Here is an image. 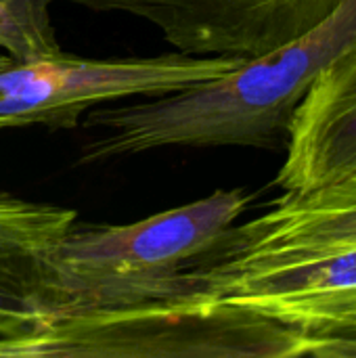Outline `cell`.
I'll use <instances>...</instances> for the list:
<instances>
[{
  "instance_id": "obj_2",
  "label": "cell",
  "mask_w": 356,
  "mask_h": 358,
  "mask_svg": "<svg viewBox=\"0 0 356 358\" xmlns=\"http://www.w3.org/2000/svg\"><path fill=\"white\" fill-rule=\"evenodd\" d=\"M252 199L243 189H216L132 224L76 222L48 264L44 325L183 296L185 271L225 237Z\"/></svg>"
},
{
  "instance_id": "obj_5",
  "label": "cell",
  "mask_w": 356,
  "mask_h": 358,
  "mask_svg": "<svg viewBox=\"0 0 356 358\" xmlns=\"http://www.w3.org/2000/svg\"><path fill=\"white\" fill-rule=\"evenodd\" d=\"M138 17L180 52L256 57L317 23L340 0H69Z\"/></svg>"
},
{
  "instance_id": "obj_10",
  "label": "cell",
  "mask_w": 356,
  "mask_h": 358,
  "mask_svg": "<svg viewBox=\"0 0 356 358\" xmlns=\"http://www.w3.org/2000/svg\"><path fill=\"white\" fill-rule=\"evenodd\" d=\"M52 0H0V50L15 61L61 55Z\"/></svg>"
},
{
  "instance_id": "obj_12",
  "label": "cell",
  "mask_w": 356,
  "mask_h": 358,
  "mask_svg": "<svg viewBox=\"0 0 356 358\" xmlns=\"http://www.w3.org/2000/svg\"><path fill=\"white\" fill-rule=\"evenodd\" d=\"M2 128H17L15 126V122L13 120H8V117H0V130Z\"/></svg>"
},
{
  "instance_id": "obj_15",
  "label": "cell",
  "mask_w": 356,
  "mask_h": 358,
  "mask_svg": "<svg viewBox=\"0 0 356 358\" xmlns=\"http://www.w3.org/2000/svg\"><path fill=\"white\" fill-rule=\"evenodd\" d=\"M353 174H356V172H353Z\"/></svg>"
},
{
  "instance_id": "obj_1",
  "label": "cell",
  "mask_w": 356,
  "mask_h": 358,
  "mask_svg": "<svg viewBox=\"0 0 356 358\" xmlns=\"http://www.w3.org/2000/svg\"><path fill=\"white\" fill-rule=\"evenodd\" d=\"M356 42V0L338 6L302 36L189 88L84 113L103 130L78 164H99L164 147H275L287 138L296 109L317 76Z\"/></svg>"
},
{
  "instance_id": "obj_13",
  "label": "cell",
  "mask_w": 356,
  "mask_h": 358,
  "mask_svg": "<svg viewBox=\"0 0 356 358\" xmlns=\"http://www.w3.org/2000/svg\"><path fill=\"white\" fill-rule=\"evenodd\" d=\"M6 336H10V331H8V327H6V325H2V323H0V338H6Z\"/></svg>"
},
{
  "instance_id": "obj_8",
  "label": "cell",
  "mask_w": 356,
  "mask_h": 358,
  "mask_svg": "<svg viewBox=\"0 0 356 358\" xmlns=\"http://www.w3.org/2000/svg\"><path fill=\"white\" fill-rule=\"evenodd\" d=\"M283 191H313L356 172V42L313 82L287 130Z\"/></svg>"
},
{
  "instance_id": "obj_11",
  "label": "cell",
  "mask_w": 356,
  "mask_h": 358,
  "mask_svg": "<svg viewBox=\"0 0 356 358\" xmlns=\"http://www.w3.org/2000/svg\"><path fill=\"white\" fill-rule=\"evenodd\" d=\"M302 338V357L356 358V300L319 310L296 327Z\"/></svg>"
},
{
  "instance_id": "obj_6",
  "label": "cell",
  "mask_w": 356,
  "mask_h": 358,
  "mask_svg": "<svg viewBox=\"0 0 356 358\" xmlns=\"http://www.w3.org/2000/svg\"><path fill=\"white\" fill-rule=\"evenodd\" d=\"M183 294H199L296 329L319 310L356 300V245L254 262L199 258L183 275Z\"/></svg>"
},
{
  "instance_id": "obj_7",
  "label": "cell",
  "mask_w": 356,
  "mask_h": 358,
  "mask_svg": "<svg viewBox=\"0 0 356 358\" xmlns=\"http://www.w3.org/2000/svg\"><path fill=\"white\" fill-rule=\"evenodd\" d=\"M356 245V174L313 191H283L271 208L233 224L201 258L254 262L315 256Z\"/></svg>"
},
{
  "instance_id": "obj_4",
  "label": "cell",
  "mask_w": 356,
  "mask_h": 358,
  "mask_svg": "<svg viewBox=\"0 0 356 358\" xmlns=\"http://www.w3.org/2000/svg\"><path fill=\"white\" fill-rule=\"evenodd\" d=\"M243 57L168 52L99 61L55 55L0 63V117L17 128H73L92 107L130 96H162L233 69Z\"/></svg>"
},
{
  "instance_id": "obj_14",
  "label": "cell",
  "mask_w": 356,
  "mask_h": 358,
  "mask_svg": "<svg viewBox=\"0 0 356 358\" xmlns=\"http://www.w3.org/2000/svg\"><path fill=\"white\" fill-rule=\"evenodd\" d=\"M6 59H8V57H6V55H4V52H2V55H0V63H4V61H6Z\"/></svg>"
},
{
  "instance_id": "obj_9",
  "label": "cell",
  "mask_w": 356,
  "mask_h": 358,
  "mask_svg": "<svg viewBox=\"0 0 356 358\" xmlns=\"http://www.w3.org/2000/svg\"><path fill=\"white\" fill-rule=\"evenodd\" d=\"M76 222L78 212L71 208L0 193V323L10 336L44 325L48 264Z\"/></svg>"
},
{
  "instance_id": "obj_3",
  "label": "cell",
  "mask_w": 356,
  "mask_h": 358,
  "mask_svg": "<svg viewBox=\"0 0 356 358\" xmlns=\"http://www.w3.org/2000/svg\"><path fill=\"white\" fill-rule=\"evenodd\" d=\"M304 338L275 319L183 294L128 308L50 321L0 338V357H302Z\"/></svg>"
}]
</instances>
